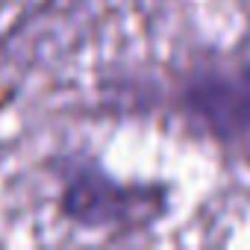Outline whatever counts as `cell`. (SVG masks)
<instances>
[{
	"label": "cell",
	"mask_w": 250,
	"mask_h": 250,
	"mask_svg": "<svg viewBox=\"0 0 250 250\" xmlns=\"http://www.w3.org/2000/svg\"><path fill=\"white\" fill-rule=\"evenodd\" d=\"M188 106L212 133L224 139L250 133V68L203 74L188 88Z\"/></svg>",
	"instance_id": "6da1fadb"
},
{
	"label": "cell",
	"mask_w": 250,
	"mask_h": 250,
	"mask_svg": "<svg viewBox=\"0 0 250 250\" xmlns=\"http://www.w3.org/2000/svg\"><path fill=\"white\" fill-rule=\"evenodd\" d=\"M133 197L121 186L109 183L106 177L88 171L77 174L74 183L65 191V212L85 227H100V224H121L133 209Z\"/></svg>",
	"instance_id": "7a4b0ae2"
}]
</instances>
